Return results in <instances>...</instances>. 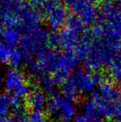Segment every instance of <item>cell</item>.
<instances>
[{
    "instance_id": "obj_41",
    "label": "cell",
    "mask_w": 121,
    "mask_h": 122,
    "mask_svg": "<svg viewBox=\"0 0 121 122\" xmlns=\"http://www.w3.org/2000/svg\"><path fill=\"white\" fill-rule=\"evenodd\" d=\"M118 122H121V121H118Z\"/></svg>"
},
{
    "instance_id": "obj_13",
    "label": "cell",
    "mask_w": 121,
    "mask_h": 122,
    "mask_svg": "<svg viewBox=\"0 0 121 122\" xmlns=\"http://www.w3.org/2000/svg\"><path fill=\"white\" fill-rule=\"evenodd\" d=\"M92 42H93V37H92L90 33H83L78 44L73 50V53L75 54V56L77 57L79 61L83 60L86 56L90 52Z\"/></svg>"
},
{
    "instance_id": "obj_15",
    "label": "cell",
    "mask_w": 121,
    "mask_h": 122,
    "mask_svg": "<svg viewBox=\"0 0 121 122\" xmlns=\"http://www.w3.org/2000/svg\"><path fill=\"white\" fill-rule=\"evenodd\" d=\"M61 93L62 96L73 102L78 99L80 94V91L73 78H69L63 83L61 86Z\"/></svg>"
},
{
    "instance_id": "obj_1",
    "label": "cell",
    "mask_w": 121,
    "mask_h": 122,
    "mask_svg": "<svg viewBox=\"0 0 121 122\" xmlns=\"http://www.w3.org/2000/svg\"><path fill=\"white\" fill-rule=\"evenodd\" d=\"M49 35V33L42 25L23 32L19 45L25 59L34 57L39 50L46 47Z\"/></svg>"
},
{
    "instance_id": "obj_17",
    "label": "cell",
    "mask_w": 121,
    "mask_h": 122,
    "mask_svg": "<svg viewBox=\"0 0 121 122\" xmlns=\"http://www.w3.org/2000/svg\"><path fill=\"white\" fill-rule=\"evenodd\" d=\"M24 63H25V57L23 50L16 47L13 48L11 50L10 56H9V65L12 68L19 69L21 66H23Z\"/></svg>"
},
{
    "instance_id": "obj_6",
    "label": "cell",
    "mask_w": 121,
    "mask_h": 122,
    "mask_svg": "<svg viewBox=\"0 0 121 122\" xmlns=\"http://www.w3.org/2000/svg\"><path fill=\"white\" fill-rule=\"evenodd\" d=\"M97 22L113 33L120 36L121 32V12L113 2H104L99 11Z\"/></svg>"
},
{
    "instance_id": "obj_35",
    "label": "cell",
    "mask_w": 121,
    "mask_h": 122,
    "mask_svg": "<svg viewBox=\"0 0 121 122\" xmlns=\"http://www.w3.org/2000/svg\"><path fill=\"white\" fill-rule=\"evenodd\" d=\"M118 9H119V10L120 11V12H121V0H119L118 1Z\"/></svg>"
},
{
    "instance_id": "obj_20",
    "label": "cell",
    "mask_w": 121,
    "mask_h": 122,
    "mask_svg": "<svg viewBox=\"0 0 121 122\" xmlns=\"http://www.w3.org/2000/svg\"><path fill=\"white\" fill-rule=\"evenodd\" d=\"M12 117L14 119V122H31L29 118V113L26 108L23 105L13 109Z\"/></svg>"
},
{
    "instance_id": "obj_32",
    "label": "cell",
    "mask_w": 121,
    "mask_h": 122,
    "mask_svg": "<svg viewBox=\"0 0 121 122\" xmlns=\"http://www.w3.org/2000/svg\"><path fill=\"white\" fill-rule=\"evenodd\" d=\"M3 81H4V75L0 72V86H3Z\"/></svg>"
},
{
    "instance_id": "obj_25",
    "label": "cell",
    "mask_w": 121,
    "mask_h": 122,
    "mask_svg": "<svg viewBox=\"0 0 121 122\" xmlns=\"http://www.w3.org/2000/svg\"><path fill=\"white\" fill-rule=\"evenodd\" d=\"M47 45H49L50 48L54 49L56 47L59 46V36L58 33H51L49 35L48 37V43Z\"/></svg>"
},
{
    "instance_id": "obj_22",
    "label": "cell",
    "mask_w": 121,
    "mask_h": 122,
    "mask_svg": "<svg viewBox=\"0 0 121 122\" xmlns=\"http://www.w3.org/2000/svg\"><path fill=\"white\" fill-rule=\"evenodd\" d=\"M30 92H31V88L29 84L27 82L25 81L19 85L13 91L12 94H13L15 97L22 99V98L27 97L29 94H30Z\"/></svg>"
},
{
    "instance_id": "obj_39",
    "label": "cell",
    "mask_w": 121,
    "mask_h": 122,
    "mask_svg": "<svg viewBox=\"0 0 121 122\" xmlns=\"http://www.w3.org/2000/svg\"><path fill=\"white\" fill-rule=\"evenodd\" d=\"M120 40H121V32H120Z\"/></svg>"
},
{
    "instance_id": "obj_31",
    "label": "cell",
    "mask_w": 121,
    "mask_h": 122,
    "mask_svg": "<svg viewBox=\"0 0 121 122\" xmlns=\"http://www.w3.org/2000/svg\"><path fill=\"white\" fill-rule=\"evenodd\" d=\"M77 1H78V0H63V2H64L66 5H67L69 7L71 5H73V3H75L76 2H77Z\"/></svg>"
},
{
    "instance_id": "obj_34",
    "label": "cell",
    "mask_w": 121,
    "mask_h": 122,
    "mask_svg": "<svg viewBox=\"0 0 121 122\" xmlns=\"http://www.w3.org/2000/svg\"><path fill=\"white\" fill-rule=\"evenodd\" d=\"M92 122H103V121L100 119V117H96V118H93Z\"/></svg>"
},
{
    "instance_id": "obj_30",
    "label": "cell",
    "mask_w": 121,
    "mask_h": 122,
    "mask_svg": "<svg viewBox=\"0 0 121 122\" xmlns=\"http://www.w3.org/2000/svg\"><path fill=\"white\" fill-rule=\"evenodd\" d=\"M31 2L34 3V4H39V5H44L46 2H47L49 0H29Z\"/></svg>"
},
{
    "instance_id": "obj_36",
    "label": "cell",
    "mask_w": 121,
    "mask_h": 122,
    "mask_svg": "<svg viewBox=\"0 0 121 122\" xmlns=\"http://www.w3.org/2000/svg\"><path fill=\"white\" fill-rule=\"evenodd\" d=\"M2 23H1V22H0V35L2 34Z\"/></svg>"
},
{
    "instance_id": "obj_21",
    "label": "cell",
    "mask_w": 121,
    "mask_h": 122,
    "mask_svg": "<svg viewBox=\"0 0 121 122\" xmlns=\"http://www.w3.org/2000/svg\"><path fill=\"white\" fill-rule=\"evenodd\" d=\"M10 108V96L0 92V117L7 115Z\"/></svg>"
},
{
    "instance_id": "obj_26",
    "label": "cell",
    "mask_w": 121,
    "mask_h": 122,
    "mask_svg": "<svg viewBox=\"0 0 121 122\" xmlns=\"http://www.w3.org/2000/svg\"><path fill=\"white\" fill-rule=\"evenodd\" d=\"M93 119V118H90V117H88L87 115H86L83 113H79V114H76L73 122H92Z\"/></svg>"
},
{
    "instance_id": "obj_40",
    "label": "cell",
    "mask_w": 121,
    "mask_h": 122,
    "mask_svg": "<svg viewBox=\"0 0 121 122\" xmlns=\"http://www.w3.org/2000/svg\"><path fill=\"white\" fill-rule=\"evenodd\" d=\"M43 122H49V121H43Z\"/></svg>"
},
{
    "instance_id": "obj_7",
    "label": "cell",
    "mask_w": 121,
    "mask_h": 122,
    "mask_svg": "<svg viewBox=\"0 0 121 122\" xmlns=\"http://www.w3.org/2000/svg\"><path fill=\"white\" fill-rule=\"evenodd\" d=\"M73 78L80 93L84 94H93L97 86L105 81L103 74L100 73H93L86 69L76 70Z\"/></svg>"
},
{
    "instance_id": "obj_23",
    "label": "cell",
    "mask_w": 121,
    "mask_h": 122,
    "mask_svg": "<svg viewBox=\"0 0 121 122\" xmlns=\"http://www.w3.org/2000/svg\"><path fill=\"white\" fill-rule=\"evenodd\" d=\"M11 50L10 47L3 42H0V65H4L9 63Z\"/></svg>"
},
{
    "instance_id": "obj_16",
    "label": "cell",
    "mask_w": 121,
    "mask_h": 122,
    "mask_svg": "<svg viewBox=\"0 0 121 122\" xmlns=\"http://www.w3.org/2000/svg\"><path fill=\"white\" fill-rule=\"evenodd\" d=\"M39 82L41 87L43 88V91L49 94H55L56 86L58 84L54 80L53 75H49V73H44V74L39 76Z\"/></svg>"
},
{
    "instance_id": "obj_2",
    "label": "cell",
    "mask_w": 121,
    "mask_h": 122,
    "mask_svg": "<svg viewBox=\"0 0 121 122\" xmlns=\"http://www.w3.org/2000/svg\"><path fill=\"white\" fill-rule=\"evenodd\" d=\"M84 24L76 15L69 16L65 26L59 33V46L66 51H72L83 35Z\"/></svg>"
},
{
    "instance_id": "obj_3",
    "label": "cell",
    "mask_w": 121,
    "mask_h": 122,
    "mask_svg": "<svg viewBox=\"0 0 121 122\" xmlns=\"http://www.w3.org/2000/svg\"><path fill=\"white\" fill-rule=\"evenodd\" d=\"M46 110L51 117L60 122H71L76 115V107L73 101L62 95L53 94L48 99Z\"/></svg>"
},
{
    "instance_id": "obj_29",
    "label": "cell",
    "mask_w": 121,
    "mask_h": 122,
    "mask_svg": "<svg viewBox=\"0 0 121 122\" xmlns=\"http://www.w3.org/2000/svg\"><path fill=\"white\" fill-rule=\"evenodd\" d=\"M0 122H14V119L12 116L5 115V116L0 117Z\"/></svg>"
},
{
    "instance_id": "obj_24",
    "label": "cell",
    "mask_w": 121,
    "mask_h": 122,
    "mask_svg": "<svg viewBox=\"0 0 121 122\" xmlns=\"http://www.w3.org/2000/svg\"><path fill=\"white\" fill-rule=\"evenodd\" d=\"M29 118L31 122H43L45 121V114L42 109H32L29 112Z\"/></svg>"
},
{
    "instance_id": "obj_5",
    "label": "cell",
    "mask_w": 121,
    "mask_h": 122,
    "mask_svg": "<svg viewBox=\"0 0 121 122\" xmlns=\"http://www.w3.org/2000/svg\"><path fill=\"white\" fill-rule=\"evenodd\" d=\"M42 15L34 5L20 0L18 3L17 28L22 31L31 30L41 25Z\"/></svg>"
},
{
    "instance_id": "obj_18",
    "label": "cell",
    "mask_w": 121,
    "mask_h": 122,
    "mask_svg": "<svg viewBox=\"0 0 121 122\" xmlns=\"http://www.w3.org/2000/svg\"><path fill=\"white\" fill-rule=\"evenodd\" d=\"M110 77L117 81H121V54H118L108 66Z\"/></svg>"
},
{
    "instance_id": "obj_10",
    "label": "cell",
    "mask_w": 121,
    "mask_h": 122,
    "mask_svg": "<svg viewBox=\"0 0 121 122\" xmlns=\"http://www.w3.org/2000/svg\"><path fill=\"white\" fill-rule=\"evenodd\" d=\"M99 94L105 101L115 104L119 101V89L112 82L104 81L99 85Z\"/></svg>"
},
{
    "instance_id": "obj_14",
    "label": "cell",
    "mask_w": 121,
    "mask_h": 122,
    "mask_svg": "<svg viewBox=\"0 0 121 122\" xmlns=\"http://www.w3.org/2000/svg\"><path fill=\"white\" fill-rule=\"evenodd\" d=\"M47 99L46 93L40 90H34L26 97V103L32 109H42L46 105Z\"/></svg>"
},
{
    "instance_id": "obj_28",
    "label": "cell",
    "mask_w": 121,
    "mask_h": 122,
    "mask_svg": "<svg viewBox=\"0 0 121 122\" xmlns=\"http://www.w3.org/2000/svg\"><path fill=\"white\" fill-rule=\"evenodd\" d=\"M10 104H11V107H12L13 109L19 107L20 105H22L21 104V99L15 97L14 95L10 96Z\"/></svg>"
},
{
    "instance_id": "obj_4",
    "label": "cell",
    "mask_w": 121,
    "mask_h": 122,
    "mask_svg": "<svg viewBox=\"0 0 121 122\" xmlns=\"http://www.w3.org/2000/svg\"><path fill=\"white\" fill-rule=\"evenodd\" d=\"M43 11L48 26L53 30H58L65 26L68 20L66 6L59 0H49L43 5Z\"/></svg>"
},
{
    "instance_id": "obj_11",
    "label": "cell",
    "mask_w": 121,
    "mask_h": 122,
    "mask_svg": "<svg viewBox=\"0 0 121 122\" xmlns=\"http://www.w3.org/2000/svg\"><path fill=\"white\" fill-rule=\"evenodd\" d=\"M97 107V111L99 116L105 117L106 118L114 117V113H115V104L109 103L105 101L103 98L100 97L99 93H94L92 96Z\"/></svg>"
},
{
    "instance_id": "obj_33",
    "label": "cell",
    "mask_w": 121,
    "mask_h": 122,
    "mask_svg": "<svg viewBox=\"0 0 121 122\" xmlns=\"http://www.w3.org/2000/svg\"><path fill=\"white\" fill-rule=\"evenodd\" d=\"M87 1H88V2H90L91 3H93V4H94V3H98V2H100L103 1V0H87Z\"/></svg>"
},
{
    "instance_id": "obj_38",
    "label": "cell",
    "mask_w": 121,
    "mask_h": 122,
    "mask_svg": "<svg viewBox=\"0 0 121 122\" xmlns=\"http://www.w3.org/2000/svg\"><path fill=\"white\" fill-rule=\"evenodd\" d=\"M119 91H120V94L121 95V83H120V84L119 86Z\"/></svg>"
},
{
    "instance_id": "obj_12",
    "label": "cell",
    "mask_w": 121,
    "mask_h": 122,
    "mask_svg": "<svg viewBox=\"0 0 121 122\" xmlns=\"http://www.w3.org/2000/svg\"><path fill=\"white\" fill-rule=\"evenodd\" d=\"M1 36L3 43L13 49L20 44L23 33L17 27H6L2 31Z\"/></svg>"
},
{
    "instance_id": "obj_37",
    "label": "cell",
    "mask_w": 121,
    "mask_h": 122,
    "mask_svg": "<svg viewBox=\"0 0 121 122\" xmlns=\"http://www.w3.org/2000/svg\"><path fill=\"white\" fill-rule=\"evenodd\" d=\"M2 1H3V0H0V11H1V9H2Z\"/></svg>"
},
{
    "instance_id": "obj_8",
    "label": "cell",
    "mask_w": 121,
    "mask_h": 122,
    "mask_svg": "<svg viewBox=\"0 0 121 122\" xmlns=\"http://www.w3.org/2000/svg\"><path fill=\"white\" fill-rule=\"evenodd\" d=\"M69 9L84 25H91L97 21L99 11L93 3L87 0H78L69 6Z\"/></svg>"
},
{
    "instance_id": "obj_19",
    "label": "cell",
    "mask_w": 121,
    "mask_h": 122,
    "mask_svg": "<svg viewBox=\"0 0 121 122\" xmlns=\"http://www.w3.org/2000/svg\"><path fill=\"white\" fill-rule=\"evenodd\" d=\"M82 113L90 118L100 117L98 114L97 107L93 98L87 99L82 104Z\"/></svg>"
},
{
    "instance_id": "obj_27",
    "label": "cell",
    "mask_w": 121,
    "mask_h": 122,
    "mask_svg": "<svg viewBox=\"0 0 121 122\" xmlns=\"http://www.w3.org/2000/svg\"><path fill=\"white\" fill-rule=\"evenodd\" d=\"M114 117L117 121H121V101H117L115 104Z\"/></svg>"
},
{
    "instance_id": "obj_42",
    "label": "cell",
    "mask_w": 121,
    "mask_h": 122,
    "mask_svg": "<svg viewBox=\"0 0 121 122\" xmlns=\"http://www.w3.org/2000/svg\"><path fill=\"white\" fill-rule=\"evenodd\" d=\"M117 1H119V0H117Z\"/></svg>"
},
{
    "instance_id": "obj_9",
    "label": "cell",
    "mask_w": 121,
    "mask_h": 122,
    "mask_svg": "<svg viewBox=\"0 0 121 122\" xmlns=\"http://www.w3.org/2000/svg\"><path fill=\"white\" fill-rule=\"evenodd\" d=\"M25 81V76L21 70L11 68L8 70L4 74L3 86L7 92L12 93L19 85Z\"/></svg>"
}]
</instances>
